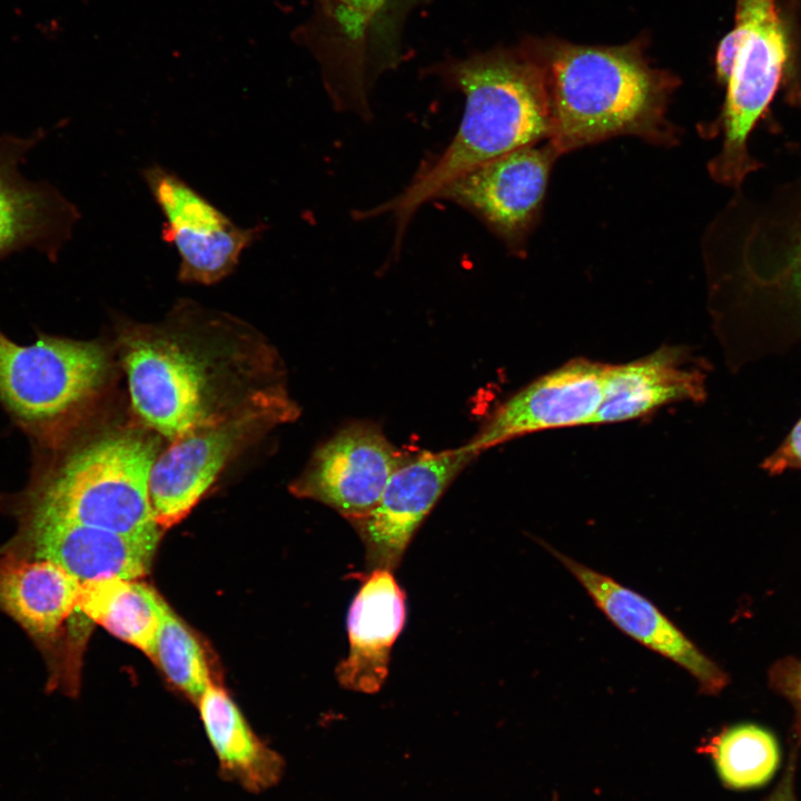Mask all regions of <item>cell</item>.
I'll list each match as a JSON object with an SVG mask.
<instances>
[{
    "mask_svg": "<svg viewBox=\"0 0 801 801\" xmlns=\"http://www.w3.org/2000/svg\"><path fill=\"white\" fill-rule=\"evenodd\" d=\"M709 304L738 370L801 344V182L765 200L736 197L704 241Z\"/></svg>",
    "mask_w": 801,
    "mask_h": 801,
    "instance_id": "obj_1",
    "label": "cell"
},
{
    "mask_svg": "<svg viewBox=\"0 0 801 801\" xmlns=\"http://www.w3.org/2000/svg\"><path fill=\"white\" fill-rule=\"evenodd\" d=\"M443 78L465 97L461 123L445 149L394 198L356 214H389L397 251L416 211L452 180L484 162L547 139L550 111L542 68L531 47L495 50L445 65Z\"/></svg>",
    "mask_w": 801,
    "mask_h": 801,
    "instance_id": "obj_2",
    "label": "cell"
},
{
    "mask_svg": "<svg viewBox=\"0 0 801 801\" xmlns=\"http://www.w3.org/2000/svg\"><path fill=\"white\" fill-rule=\"evenodd\" d=\"M531 48L547 93V144L558 156L625 135L657 145L678 141L666 118L678 81L652 68L636 46Z\"/></svg>",
    "mask_w": 801,
    "mask_h": 801,
    "instance_id": "obj_3",
    "label": "cell"
},
{
    "mask_svg": "<svg viewBox=\"0 0 801 801\" xmlns=\"http://www.w3.org/2000/svg\"><path fill=\"white\" fill-rule=\"evenodd\" d=\"M158 441L141 432L33 448L26 485L0 492V512L44 516L126 535H156L149 477Z\"/></svg>",
    "mask_w": 801,
    "mask_h": 801,
    "instance_id": "obj_4",
    "label": "cell"
},
{
    "mask_svg": "<svg viewBox=\"0 0 801 801\" xmlns=\"http://www.w3.org/2000/svg\"><path fill=\"white\" fill-rule=\"evenodd\" d=\"M108 368L107 353L96 342L40 334L21 345L0 329V405L33 448L75 433Z\"/></svg>",
    "mask_w": 801,
    "mask_h": 801,
    "instance_id": "obj_5",
    "label": "cell"
},
{
    "mask_svg": "<svg viewBox=\"0 0 801 801\" xmlns=\"http://www.w3.org/2000/svg\"><path fill=\"white\" fill-rule=\"evenodd\" d=\"M728 36L734 58L719 119L722 146L708 169L715 181L739 187L759 168L749 152V137L792 69L794 52L775 0H736L735 24Z\"/></svg>",
    "mask_w": 801,
    "mask_h": 801,
    "instance_id": "obj_6",
    "label": "cell"
},
{
    "mask_svg": "<svg viewBox=\"0 0 801 801\" xmlns=\"http://www.w3.org/2000/svg\"><path fill=\"white\" fill-rule=\"evenodd\" d=\"M298 407L281 390H260L239 405L216 412L170 441L149 477L157 524L169 528L185 518L226 464L251 441L296 418Z\"/></svg>",
    "mask_w": 801,
    "mask_h": 801,
    "instance_id": "obj_7",
    "label": "cell"
},
{
    "mask_svg": "<svg viewBox=\"0 0 801 801\" xmlns=\"http://www.w3.org/2000/svg\"><path fill=\"white\" fill-rule=\"evenodd\" d=\"M142 177L165 222L161 237L179 257L178 279L212 285L237 268L265 226L240 227L174 171L151 165Z\"/></svg>",
    "mask_w": 801,
    "mask_h": 801,
    "instance_id": "obj_8",
    "label": "cell"
},
{
    "mask_svg": "<svg viewBox=\"0 0 801 801\" xmlns=\"http://www.w3.org/2000/svg\"><path fill=\"white\" fill-rule=\"evenodd\" d=\"M558 157L547 142L516 149L458 176L435 199L467 210L512 254L524 256Z\"/></svg>",
    "mask_w": 801,
    "mask_h": 801,
    "instance_id": "obj_9",
    "label": "cell"
},
{
    "mask_svg": "<svg viewBox=\"0 0 801 801\" xmlns=\"http://www.w3.org/2000/svg\"><path fill=\"white\" fill-rule=\"evenodd\" d=\"M80 590L81 582L60 564L0 550V611L33 641L52 690L73 688L75 650L68 627L80 613Z\"/></svg>",
    "mask_w": 801,
    "mask_h": 801,
    "instance_id": "obj_10",
    "label": "cell"
},
{
    "mask_svg": "<svg viewBox=\"0 0 801 801\" xmlns=\"http://www.w3.org/2000/svg\"><path fill=\"white\" fill-rule=\"evenodd\" d=\"M478 455L465 444L411 456L395 471L375 507L349 521L365 546L369 568H397L439 497Z\"/></svg>",
    "mask_w": 801,
    "mask_h": 801,
    "instance_id": "obj_11",
    "label": "cell"
},
{
    "mask_svg": "<svg viewBox=\"0 0 801 801\" xmlns=\"http://www.w3.org/2000/svg\"><path fill=\"white\" fill-rule=\"evenodd\" d=\"M411 456L389 442L378 426L355 422L314 452L290 491L352 521L375 507L392 475Z\"/></svg>",
    "mask_w": 801,
    "mask_h": 801,
    "instance_id": "obj_12",
    "label": "cell"
},
{
    "mask_svg": "<svg viewBox=\"0 0 801 801\" xmlns=\"http://www.w3.org/2000/svg\"><path fill=\"white\" fill-rule=\"evenodd\" d=\"M123 365L135 413L169 441L216 413L208 406L206 369L179 344L135 337L126 342Z\"/></svg>",
    "mask_w": 801,
    "mask_h": 801,
    "instance_id": "obj_13",
    "label": "cell"
},
{
    "mask_svg": "<svg viewBox=\"0 0 801 801\" xmlns=\"http://www.w3.org/2000/svg\"><path fill=\"white\" fill-rule=\"evenodd\" d=\"M16 532L1 551L27 558L56 562L81 583L145 576L161 537L126 535L71 521L20 515L12 517Z\"/></svg>",
    "mask_w": 801,
    "mask_h": 801,
    "instance_id": "obj_14",
    "label": "cell"
},
{
    "mask_svg": "<svg viewBox=\"0 0 801 801\" xmlns=\"http://www.w3.org/2000/svg\"><path fill=\"white\" fill-rule=\"evenodd\" d=\"M607 365L575 358L538 377L502 403L467 445L482 454L531 433L592 425Z\"/></svg>",
    "mask_w": 801,
    "mask_h": 801,
    "instance_id": "obj_15",
    "label": "cell"
},
{
    "mask_svg": "<svg viewBox=\"0 0 801 801\" xmlns=\"http://www.w3.org/2000/svg\"><path fill=\"white\" fill-rule=\"evenodd\" d=\"M44 137L0 136V259L34 249L58 258L79 220L77 207L47 181H31L20 171L29 151Z\"/></svg>",
    "mask_w": 801,
    "mask_h": 801,
    "instance_id": "obj_16",
    "label": "cell"
},
{
    "mask_svg": "<svg viewBox=\"0 0 801 801\" xmlns=\"http://www.w3.org/2000/svg\"><path fill=\"white\" fill-rule=\"evenodd\" d=\"M582 584L596 606L625 634L686 670L700 691L716 695L729 684V675L705 655L652 602L606 574L585 566L543 543Z\"/></svg>",
    "mask_w": 801,
    "mask_h": 801,
    "instance_id": "obj_17",
    "label": "cell"
},
{
    "mask_svg": "<svg viewBox=\"0 0 801 801\" xmlns=\"http://www.w3.org/2000/svg\"><path fill=\"white\" fill-rule=\"evenodd\" d=\"M706 374L684 348L665 346L636 360L607 365L601 405L592 425L643 417L663 406L702 402Z\"/></svg>",
    "mask_w": 801,
    "mask_h": 801,
    "instance_id": "obj_18",
    "label": "cell"
},
{
    "mask_svg": "<svg viewBox=\"0 0 801 801\" xmlns=\"http://www.w3.org/2000/svg\"><path fill=\"white\" fill-rule=\"evenodd\" d=\"M405 620L406 595L392 571L372 570L348 610L349 651L336 668L338 683L356 692H378Z\"/></svg>",
    "mask_w": 801,
    "mask_h": 801,
    "instance_id": "obj_19",
    "label": "cell"
},
{
    "mask_svg": "<svg viewBox=\"0 0 801 801\" xmlns=\"http://www.w3.org/2000/svg\"><path fill=\"white\" fill-rule=\"evenodd\" d=\"M197 703L224 775L250 792L264 791L279 781L283 758L254 734L222 688L211 682Z\"/></svg>",
    "mask_w": 801,
    "mask_h": 801,
    "instance_id": "obj_20",
    "label": "cell"
},
{
    "mask_svg": "<svg viewBox=\"0 0 801 801\" xmlns=\"http://www.w3.org/2000/svg\"><path fill=\"white\" fill-rule=\"evenodd\" d=\"M78 607L87 619L150 657L169 606L142 582L107 577L81 583Z\"/></svg>",
    "mask_w": 801,
    "mask_h": 801,
    "instance_id": "obj_21",
    "label": "cell"
},
{
    "mask_svg": "<svg viewBox=\"0 0 801 801\" xmlns=\"http://www.w3.org/2000/svg\"><path fill=\"white\" fill-rule=\"evenodd\" d=\"M699 751L712 758L721 782L732 790H750L770 781L781 756L773 733L754 723L726 726L703 740Z\"/></svg>",
    "mask_w": 801,
    "mask_h": 801,
    "instance_id": "obj_22",
    "label": "cell"
},
{
    "mask_svg": "<svg viewBox=\"0 0 801 801\" xmlns=\"http://www.w3.org/2000/svg\"><path fill=\"white\" fill-rule=\"evenodd\" d=\"M150 657L171 683L196 702L211 683L200 644L170 607L164 615Z\"/></svg>",
    "mask_w": 801,
    "mask_h": 801,
    "instance_id": "obj_23",
    "label": "cell"
},
{
    "mask_svg": "<svg viewBox=\"0 0 801 801\" xmlns=\"http://www.w3.org/2000/svg\"><path fill=\"white\" fill-rule=\"evenodd\" d=\"M768 684L791 705L789 742L801 745V659L788 655L774 661L768 670Z\"/></svg>",
    "mask_w": 801,
    "mask_h": 801,
    "instance_id": "obj_24",
    "label": "cell"
},
{
    "mask_svg": "<svg viewBox=\"0 0 801 801\" xmlns=\"http://www.w3.org/2000/svg\"><path fill=\"white\" fill-rule=\"evenodd\" d=\"M760 468L770 476L801 471V416L774 451L762 459Z\"/></svg>",
    "mask_w": 801,
    "mask_h": 801,
    "instance_id": "obj_25",
    "label": "cell"
},
{
    "mask_svg": "<svg viewBox=\"0 0 801 801\" xmlns=\"http://www.w3.org/2000/svg\"><path fill=\"white\" fill-rule=\"evenodd\" d=\"M344 9L340 14V21L353 34H358L363 29V24L369 19L375 11L378 10L376 0H338Z\"/></svg>",
    "mask_w": 801,
    "mask_h": 801,
    "instance_id": "obj_26",
    "label": "cell"
},
{
    "mask_svg": "<svg viewBox=\"0 0 801 801\" xmlns=\"http://www.w3.org/2000/svg\"><path fill=\"white\" fill-rule=\"evenodd\" d=\"M801 745L790 743V753L783 775L764 801H798L795 771Z\"/></svg>",
    "mask_w": 801,
    "mask_h": 801,
    "instance_id": "obj_27",
    "label": "cell"
},
{
    "mask_svg": "<svg viewBox=\"0 0 801 801\" xmlns=\"http://www.w3.org/2000/svg\"><path fill=\"white\" fill-rule=\"evenodd\" d=\"M384 0H376L377 8L379 9Z\"/></svg>",
    "mask_w": 801,
    "mask_h": 801,
    "instance_id": "obj_28",
    "label": "cell"
}]
</instances>
